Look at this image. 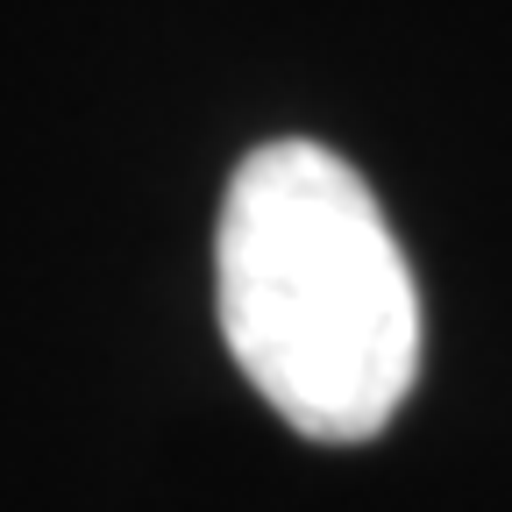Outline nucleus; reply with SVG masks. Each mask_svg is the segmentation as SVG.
<instances>
[{"instance_id":"1","label":"nucleus","mask_w":512,"mask_h":512,"mask_svg":"<svg viewBox=\"0 0 512 512\" xmlns=\"http://www.w3.org/2000/svg\"><path fill=\"white\" fill-rule=\"evenodd\" d=\"M221 335L306 441H370L420 377V292L377 192L306 136L249 150L214 235Z\"/></svg>"}]
</instances>
